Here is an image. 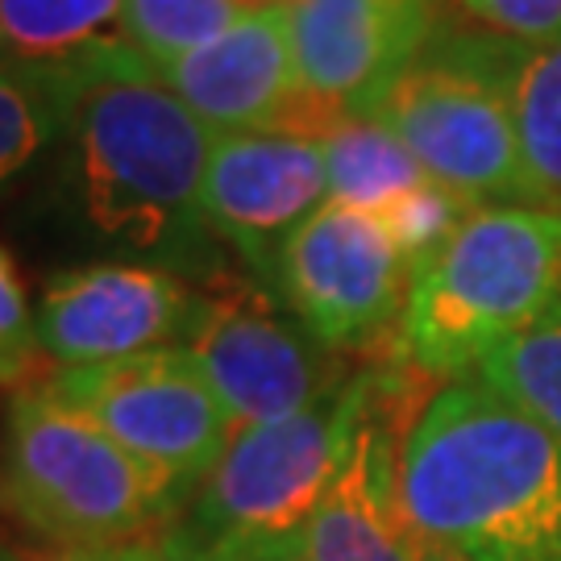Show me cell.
Returning <instances> with one entry per match:
<instances>
[{"label":"cell","instance_id":"3","mask_svg":"<svg viewBox=\"0 0 561 561\" xmlns=\"http://www.w3.org/2000/svg\"><path fill=\"white\" fill-rule=\"evenodd\" d=\"M558 300L561 213L474 208L442 250L412 266L396 358L437 387L466 379Z\"/></svg>","mask_w":561,"mask_h":561},{"label":"cell","instance_id":"9","mask_svg":"<svg viewBox=\"0 0 561 561\" xmlns=\"http://www.w3.org/2000/svg\"><path fill=\"white\" fill-rule=\"evenodd\" d=\"M412 262L382 217L329 201L283 245L271 291L333 354H370L396 341Z\"/></svg>","mask_w":561,"mask_h":561},{"label":"cell","instance_id":"22","mask_svg":"<svg viewBox=\"0 0 561 561\" xmlns=\"http://www.w3.org/2000/svg\"><path fill=\"white\" fill-rule=\"evenodd\" d=\"M486 34L516 46L561 42V0H454Z\"/></svg>","mask_w":561,"mask_h":561},{"label":"cell","instance_id":"25","mask_svg":"<svg viewBox=\"0 0 561 561\" xmlns=\"http://www.w3.org/2000/svg\"><path fill=\"white\" fill-rule=\"evenodd\" d=\"M162 553H167V561H245L241 549L201 541V537H192L183 524H171V528L162 533Z\"/></svg>","mask_w":561,"mask_h":561},{"label":"cell","instance_id":"4","mask_svg":"<svg viewBox=\"0 0 561 561\" xmlns=\"http://www.w3.org/2000/svg\"><path fill=\"white\" fill-rule=\"evenodd\" d=\"M4 466L25 520L62 545H129L183 520L192 495L134 458L96 421L25 387L9 403Z\"/></svg>","mask_w":561,"mask_h":561},{"label":"cell","instance_id":"7","mask_svg":"<svg viewBox=\"0 0 561 561\" xmlns=\"http://www.w3.org/2000/svg\"><path fill=\"white\" fill-rule=\"evenodd\" d=\"M183 345L233 428L283 421L354 375L266 283L238 271L201 283V317Z\"/></svg>","mask_w":561,"mask_h":561},{"label":"cell","instance_id":"14","mask_svg":"<svg viewBox=\"0 0 561 561\" xmlns=\"http://www.w3.org/2000/svg\"><path fill=\"white\" fill-rule=\"evenodd\" d=\"M154 71L217 138L271 134L304 96L291 42V4L241 13L217 38Z\"/></svg>","mask_w":561,"mask_h":561},{"label":"cell","instance_id":"2","mask_svg":"<svg viewBox=\"0 0 561 561\" xmlns=\"http://www.w3.org/2000/svg\"><path fill=\"white\" fill-rule=\"evenodd\" d=\"M400 503L416 541L470 561H561V437L474 375L449 379L403 433Z\"/></svg>","mask_w":561,"mask_h":561},{"label":"cell","instance_id":"19","mask_svg":"<svg viewBox=\"0 0 561 561\" xmlns=\"http://www.w3.org/2000/svg\"><path fill=\"white\" fill-rule=\"evenodd\" d=\"M67 108L71 76L0 67V183L34 167L67 134Z\"/></svg>","mask_w":561,"mask_h":561},{"label":"cell","instance_id":"10","mask_svg":"<svg viewBox=\"0 0 561 561\" xmlns=\"http://www.w3.org/2000/svg\"><path fill=\"white\" fill-rule=\"evenodd\" d=\"M196 317L201 283L150 262H96L46 283L34 324L59 366H104L183 345Z\"/></svg>","mask_w":561,"mask_h":561},{"label":"cell","instance_id":"15","mask_svg":"<svg viewBox=\"0 0 561 561\" xmlns=\"http://www.w3.org/2000/svg\"><path fill=\"white\" fill-rule=\"evenodd\" d=\"M125 0H0V67L76 76L125 42Z\"/></svg>","mask_w":561,"mask_h":561},{"label":"cell","instance_id":"16","mask_svg":"<svg viewBox=\"0 0 561 561\" xmlns=\"http://www.w3.org/2000/svg\"><path fill=\"white\" fill-rule=\"evenodd\" d=\"M321 146L329 167V201L362 213L382 217L387 208H396L403 196L428 183L412 150L375 117H341Z\"/></svg>","mask_w":561,"mask_h":561},{"label":"cell","instance_id":"5","mask_svg":"<svg viewBox=\"0 0 561 561\" xmlns=\"http://www.w3.org/2000/svg\"><path fill=\"white\" fill-rule=\"evenodd\" d=\"M516 55L520 46L495 34L458 38L445 30L370 113L412 150L428 180L470 208L537 204L512 104Z\"/></svg>","mask_w":561,"mask_h":561},{"label":"cell","instance_id":"12","mask_svg":"<svg viewBox=\"0 0 561 561\" xmlns=\"http://www.w3.org/2000/svg\"><path fill=\"white\" fill-rule=\"evenodd\" d=\"M403 370L400 358L375 366L350 449L300 533L308 561H416V537L400 503V445L421 403L408 408L416 391Z\"/></svg>","mask_w":561,"mask_h":561},{"label":"cell","instance_id":"20","mask_svg":"<svg viewBox=\"0 0 561 561\" xmlns=\"http://www.w3.org/2000/svg\"><path fill=\"white\" fill-rule=\"evenodd\" d=\"M241 18L238 0H125L121 34L146 62L180 59Z\"/></svg>","mask_w":561,"mask_h":561},{"label":"cell","instance_id":"17","mask_svg":"<svg viewBox=\"0 0 561 561\" xmlns=\"http://www.w3.org/2000/svg\"><path fill=\"white\" fill-rule=\"evenodd\" d=\"M512 104L537 204L561 213V42L520 46L512 67Z\"/></svg>","mask_w":561,"mask_h":561},{"label":"cell","instance_id":"8","mask_svg":"<svg viewBox=\"0 0 561 561\" xmlns=\"http://www.w3.org/2000/svg\"><path fill=\"white\" fill-rule=\"evenodd\" d=\"M46 391L96 421L187 495L201 491L238 433L187 345H162L104 366H62L46 379Z\"/></svg>","mask_w":561,"mask_h":561},{"label":"cell","instance_id":"26","mask_svg":"<svg viewBox=\"0 0 561 561\" xmlns=\"http://www.w3.org/2000/svg\"><path fill=\"white\" fill-rule=\"evenodd\" d=\"M241 549L245 561H308L300 537H275V541H250V545H233Z\"/></svg>","mask_w":561,"mask_h":561},{"label":"cell","instance_id":"23","mask_svg":"<svg viewBox=\"0 0 561 561\" xmlns=\"http://www.w3.org/2000/svg\"><path fill=\"white\" fill-rule=\"evenodd\" d=\"M42 354L38 324L30 317V304L9 254L0 250V382H18L34 370Z\"/></svg>","mask_w":561,"mask_h":561},{"label":"cell","instance_id":"24","mask_svg":"<svg viewBox=\"0 0 561 561\" xmlns=\"http://www.w3.org/2000/svg\"><path fill=\"white\" fill-rule=\"evenodd\" d=\"M21 561H167V553H162V537H150V541L129 545H62L55 553Z\"/></svg>","mask_w":561,"mask_h":561},{"label":"cell","instance_id":"27","mask_svg":"<svg viewBox=\"0 0 561 561\" xmlns=\"http://www.w3.org/2000/svg\"><path fill=\"white\" fill-rule=\"evenodd\" d=\"M416 561H470V558H461L458 549H449V545L416 541Z\"/></svg>","mask_w":561,"mask_h":561},{"label":"cell","instance_id":"1","mask_svg":"<svg viewBox=\"0 0 561 561\" xmlns=\"http://www.w3.org/2000/svg\"><path fill=\"white\" fill-rule=\"evenodd\" d=\"M62 141L80 217L96 238L196 283L229 271L204 217L217 134L129 42L71 76Z\"/></svg>","mask_w":561,"mask_h":561},{"label":"cell","instance_id":"6","mask_svg":"<svg viewBox=\"0 0 561 561\" xmlns=\"http://www.w3.org/2000/svg\"><path fill=\"white\" fill-rule=\"evenodd\" d=\"M370 387L375 366H362L300 412L238 428L180 524L213 545L300 537L350 449Z\"/></svg>","mask_w":561,"mask_h":561},{"label":"cell","instance_id":"13","mask_svg":"<svg viewBox=\"0 0 561 561\" xmlns=\"http://www.w3.org/2000/svg\"><path fill=\"white\" fill-rule=\"evenodd\" d=\"M329 204L324 146L291 134H221L204 175V217L245 275L271 287L283 245Z\"/></svg>","mask_w":561,"mask_h":561},{"label":"cell","instance_id":"18","mask_svg":"<svg viewBox=\"0 0 561 561\" xmlns=\"http://www.w3.org/2000/svg\"><path fill=\"white\" fill-rule=\"evenodd\" d=\"M474 379L561 437V300L474 366Z\"/></svg>","mask_w":561,"mask_h":561},{"label":"cell","instance_id":"11","mask_svg":"<svg viewBox=\"0 0 561 561\" xmlns=\"http://www.w3.org/2000/svg\"><path fill=\"white\" fill-rule=\"evenodd\" d=\"M445 30L449 0H296L291 42L304 96L370 117Z\"/></svg>","mask_w":561,"mask_h":561},{"label":"cell","instance_id":"21","mask_svg":"<svg viewBox=\"0 0 561 561\" xmlns=\"http://www.w3.org/2000/svg\"><path fill=\"white\" fill-rule=\"evenodd\" d=\"M474 208L466 201H458L454 192H445L428 180L424 187H416L412 196H403L396 208L382 213V225L391 229V238L400 241V250L408 254V262L416 266L433 250H442L445 241L461 229V221L470 217Z\"/></svg>","mask_w":561,"mask_h":561}]
</instances>
